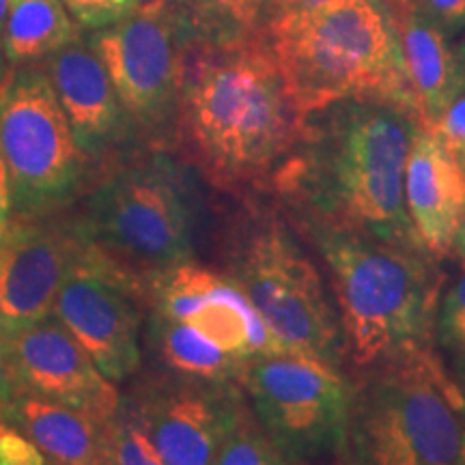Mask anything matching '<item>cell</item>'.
<instances>
[{
	"label": "cell",
	"mask_w": 465,
	"mask_h": 465,
	"mask_svg": "<svg viewBox=\"0 0 465 465\" xmlns=\"http://www.w3.org/2000/svg\"><path fill=\"white\" fill-rule=\"evenodd\" d=\"M144 0H63L83 31H100L134 14Z\"/></svg>",
	"instance_id": "cell-25"
},
{
	"label": "cell",
	"mask_w": 465,
	"mask_h": 465,
	"mask_svg": "<svg viewBox=\"0 0 465 465\" xmlns=\"http://www.w3.org/2000/svg\"><path fill=\"white\" fill-rule=\"evenodd\" d=\"M11 213H14V203H11V183H9V173L7 164H5L3 153H0V235L7 231L11 224Z\"/></svg>",
	"instance_id": "cell-30"
},
{
	"label": "cell",
	"mask_w": 465,
	"mask_h": 465,
	"mask_svg": "<svg viewBox=\"0 0 465 465\" xmlns=\"http://www.w3.org/2000/svg\"><path fill=\"white\" fill-rule=\"evenodd\" d=\"M130 401L164 465H212L243 394L235 381L177 375L144 383Z\"/></svg>",
	"instance_id": "cell-14"
},
{
	"label": "cell",
	"mask_w": 465,
	"mask_h": 465,
	"mask_svg": "<svg viewBox=\"0 0 465 465\" xmlns=\"http://www.w3.org/2000/svg\"><path fill=\"white\" fill-rule=\"evenodd\" d=\"M452 250H457L459 257H461V259L465 261V218H463L461 226H459L457 237H455V248H452Z\"/></svg>",
	"instance_id": "cell-32"
},
{
	"label": "cell",
	"mask_w": 465,
	"mask_h": 465,
	"mask_svg": "<svg viewBox=\"0 0 465 465\" xmlns=\"http://www.w3.org/2000/svg\"><path fill=\"white\" fill-rule=\"evenodd\" d=\"M0 418L31 438L50 463L108 465L110 418L33 394L0 401Z\"/></svg>",
	"instance_id": "cell-18"
},
{
	"label": "cell",
	"mask_w": 465,
	"mask_h": 465,
	"mask_svg": "<svg viewBox=\"0 0 465 465\" xmlns=\"http://www.w3.org/2000/svg\"><path fill=\"white\" fill-rule=\"evenodd\" d=\"M84 248L75 223L11 218L0 235V328L5 336L52 315L58 289Z\"/></svg>",
	"instance_id": "cell-13"
},
{
	"label": "cell",
	"mask_w": 465,
	"mask_h": 465,
	"mask_svg": "<svg viewBox=\"0 0 465 465\" xmlns=\"http://www.w3.org/2000/svg\"><path fill=\"white\" fill-rule=\"evenodd\" d=\"M265 433L295 465L336 455L351 410L353 383L306 353L250 358L237 377Z\"/></svg>",
	"instance_id": "cell-9"
},
{
	"label": "cell",
	"mask_w": 465,
	"mask_h": 465,
	"mask_svg": "<svg viewBox=\"0 0 465 465\" xmlns=\"http://www.w3.org/2000/svg\"><path fill=\"white\" fill-rule=\"evenodd\" d=\"M39 65L48 75L75 141L89 155L91 164L97 168L114 164L125 144L136 141V136L86 33Z\"/></svg>",
	"instance_id": "cell-15"
},
{
	"label": "cell",
	"mask_w": 465,
	"mask_h": 465,
	"mask_svg": "<svg viewBox=\"0 0 465 465\" xmlns=\"http://www.w3.org/2000/svg\"><path fill=\"white\" fill-rule=\"evenodd\" d=\"M414 3L444 35H455L465 28V0H414Z\"/></svg>",
	"instance_id": "cell-28"
},
{
	"label": "cell",
	"mask_w": 465,
	"mask_h": 465,
	"mask_svg": "<svg viewBox=\"0 0 465 465\" xmlns=\"http://www.w3.org/2000/svg\"><path fill=\"white\" fill-rule=\"evenodd\" d=\"M83 240L144 287L194 254V209L185 171L162 149L106 166L74 220Z\"/></svg>",
	"instance_id": "cell-6"
},
{
	"label": "cell",
	"mask_w": 465,
	"mask_h": 465,
	"mask_svg": "<svg viewBox=\"0 0 465 465\" xmlns=\"http://www.w3.org/2000/svg\"><path fill=\"white\" fill-rule=\"evenodd\" d=\"M431 130L449 144L450 151L457 149L459 144L465 143V84L457 93L455 100L449 104L444 114L440 116L438 124Z\"/></svg>",
	"instance_id": "cell-29"
},
{
	"label": "cell",
	"mask_w": 465,
	"mask_h": 465,
	"mask_svg": "<svg viewBox=\"0 0 465 465\" xmlns=\"http://www.w3.org/2000/svg\"><path fill=\"white\" fill-rule=\"evenodd\" d=\"M418 127L394 104L336 102L306 116L302 141L270 190L298 220L424 250L405 205V162Z\"/></svg>",
	"instance_id": "cell-2"
},
{
	"label": "cell",
	"mask_w": 465,
	"mask_h": 465,
	"mask_svg": "<svg viewBox=\"0 0 465 465\" xmlns=\"http://www.w3.org/2000/svg\"><path fill=\"white\" fill-rule=\"evenodd\" d=\"M322 254L345 341L358 369L429 345L441 276L424 250L298 220Z\"/></svg>",
	"instance_id": "cell-3"
},
{
	"label": "cell",
	"mask_w": 465,
	"mask_h": 465,
	"mask_svg": "<svg viewBox=\"0 0 465 465\" xmlns=\"http://www.w3.org/2000/svg\"><path fill=\"white\" fill-rule=\"evenodd\" d=\"M261 37L304 114L342 100H381L416 119L397 35L380 0H336Z\"/></svg>",
	"instance_id": "cell-4"
},
{
	"label": "cell",
	"mask_w": 465,
	"mask_h": 465,
	"mask_svg": "<svg viewBox=\"0 0 465 465\" xmlns=\"http://www.w3.org/2000/svg\"><path fill=\"white\" fill-rule=\"evenodd\" d=\"M212 465H295L265 433L248 401L237 407Z\"/></svg>",
	"instance_id": "cell-22"
},
{
	"label": "cell",
	"mask_w": 465,
	"mask_h": 465,
	"mask_svg": "<svg viewBox=\"0 0 465 465\" xmlns=\"http://www.w3.org/2000/svg\"><path fill=\"white\" fill-rule=\"evenodd\" d=\"M3 347H5V332L3 328H0V360H3Z\"/></svg>",
	"instance_id": "cell-37"
},
{
	"label": "cell",
	"mask_w": 465,
	"mask_h": 465,
	"mask_svg": "<svg viewBox=\"0 0 465 465\" xmlns=\"http://www.w3.org/2000/svg\"><path fill=\"white\" fill-rule=\"evenodd\" d=\"M455 56H457V63H459V69H461V78H463V84H465V42H461V45L455 50Z\"/></svg>",
	"instance_id": "cell-34"
},
{
	"label": "cell",
	"mask_w": 465,
	"mask_h": 465,
	"mask_svg": "<svg viewBox=\"0 0 465 465\" xmlns=\"http://www.w3.org/2000/svg\"><path fill=\"white\" fill-rule=\"evenodd\" d=\"M405 205L422 248L435 259L455 248L465 218L461 166L433 130L418 127L405 162Z\"/></svg>",
	"instance_id": "cell-16"
},
{
	"label": "cell",
	"mask_w": 465,
	"mask_h": 465,
	"mask_svg": "<svg viewBox=\"0 0 465 465\" xmlns=\"http://www.w3.org/2000/svg\"><path fill=\"white\" fill-rule=\"evenodd\" d=\"M465 394L431 347L371 366L353 386L341 465H457Z\"/></svg>",
	"instance_id": "cell-5"
},
{
	"label": "cell",
	"mask_w": 465,
	"mask_h": 465,
	"mask_svg": "<svg viewBox=\"0 0 465 465\" xmlns=\"http://www.w3.org/2000/svg\"><path fill=\"white\" fill-rule=\"evenodd\" d=\"M457 465H465V420H463V433H461V449H459V461Z\"/></svg>",
	"instance_id": "cell-36"
},
{
	"label": "cell",
	"mask_w": 465,
	"mask_h": 465,
	"mask_svg": "<svg viewBox=\"0 0 465 465\" xmlns=\"http://www.w3.org/2000/svg\"><path fill=\"white\" fill-rule=\"evenodd\" d=\"M134 130L151 149L171 147L179 97V45L164 11L144 0L134 14L86 33Z\"/></svg>",
	"instance_id": "cell-10"
},
{
	"label": "cell",
	"mask_w": 465,
	"mask_h": 465,
	"mask_svg": "<svg viewBox=\"0 0 465 465\" xmlns=\"http://www.w3.org/2000/svg\"><path fill=\"white\" fill-rule=\"evenodd\" d=\"M11 5H14V0H0V35H3V28H5V22H7Z\"/></svg>",
	"instance_id": "cell-33"
},
{
	"label": "cell",
	"mask_w": 465,
	"mask_h": 465,
	"mask_svg": "<svg viewBox=\"0 0 465 465\" xmlns=\"http://www.w3.org/2000/svg\"><path fill=\"white\" fill-rule=\"evenodd\" d=\"M336 3V0H270L263 17V31L261 35L274 31V28L287 25V22L295 20V17L308 15L312 11H319L328 5Z\"/></svg>",
	"instance_id": "cell-27"
},
{
	"label": "cell",
	"mask_w": 465,
	"mask_h": 465,
	"mask_svg": "<svg viewBox=\"0 0 465 465\" xmlns=\"http://www.w3.org/2000/svg\"><path fill=\"white\" fill-rule=\"evenodd\" d=\"M306 116L265 37L179 48L171 147L220 190L272 188Z\"/></svg>",
	"instance_id": "cell-1"
},
{
	"label": "cell",
	"mask_w": 465,
	"mask_h": 465,
	"mask_svg": "<svg viewBox=\"0 0 465 465\" xmlns=\"http://www.w3.org/2000/svg\"><path fill=\"white\" fill-rule=\"evenodd\" d=\"M45 465H54V463H50V461H48V463H45Z\"/></svg>",
	"instance_id": "cell-38"
},
{
	"label": "cell",
	"mask_w": 465,
	"mask_h": 465,
	"mask_svg": "<svg viewBox=\"0 0 465 465\" xmlns=\"http://www.w3.org/2000/svg\"><path fill=\"white\" fill-rule=\"evenodd\" d=\"M0 465H45V457L37 444L3 418H0Z\"/></svg>",
	"instance_id": "cell-26"
},
{
	"label": "cell",
	"mask_w": 465,
	"mask_h": 465,
	"mask_svg": "<svg viewBox=\"0 0 465 465\" xmlns=\"http://www.w3.org/2000/svg\"><path fill=\"white\" fill-rule=\"evenodd\" d=\"M179 48L190 44H232L257 37L270 0H155Z\"/></svg>",
	"instance_id": "cell-19"
},
{
	"label": "cell",
	"mask_w": 465,
	"mask_h": 465,
	"mask_svg": "<svg viewBox=\"0 0 465 465\" xmlns=\"http://www.w3.org/2000/svg\"><path fill=\"white\" fill-rule=\"evenodd\" d=\"M108 465H164L130 399H121L108 424Z\"/></svg>",
	"instance_id": "cell-23"
},
{
	"label": "cell",
	"mask_w": 465,
	"mask_h": 465,
	"mask_svg": "<svg viewBox=\"0 0 465 465\" xmlns=\"http://www.w3.org/2000/svg\"><path fill=\"white\" fill-rule=\"evenodd\" d=\"M0 153L7 164L15 216L48 213L91 171L42 65L15 69L0 100Z\"/></svg>",
	"instance_id": "cell-8"
},
{
	"label": "cell",
	"mask_w": 465,
	"mask_h": 465,
	"mask_svg": "<svg viewBox=\"0 0 465 465\" xmlns=\"http://www.w3.org/2000/svg\"><path fill=\"white\" fill-rule=\"evenodd\" d=\"M14 74H15V67L9 63L7 54H5L3 44H0V100H3V95L7 93L11 80H14Z\"/></svg>",
	"instance_id": "cell-31"
},
{
	"label": "cell",
	"mask_w": 465,
	"mask_h": 465,
	"mask_svg": "<svg viewBox=\"0 0 465 465\" xmlns=\"http://www.w3.org/2000/svg\"><path fill=\"white\" fill-rule=\"evenodd\" d=\"M452 153H455V158L459 162V166H461V173H463V177H465V143L459 144L457 149H452Z\"/></svg>",
	"instance_id": "cell-35"
},
{
	"label": "cell",
	"mask_w": 465,
	"mask_h": 465,
	"mask_svg": "<svg viewBox=\"0 0 465 465\" xmlns=\"http://www.w3.org/2000/svg\"><path fill=\"white\" fill-rule=\"evenodd\" d=\"M272 334L291 351L341 369L345 341L323 278L282 220H250L232 248L229 274Z\"/></svg>",
	"instance_id": "cell-7"
},
{
	"label": "cell",
	"mask_w": 465,
	"mask_h": 465,
	"mask_svg": "<svg viewBox=\"0 0 465 465\" xmlns=\"http://www.w3.org/2000/svg\"><path fill=\"white\" fill-rule=\"evenodd\" d=\"M438 341L452 362L465 371V270L446 291L435 315Z\"/></svg>",
	"instance_id": "cell-24"
},
{
	"label": "cell",
	"mask_w": 465,
	"mask_h": 465,
	"mask_svg": "<svg viewBox=\"0 0 465 465\" xmlns=\"http://www.w3.org/2000/svg\"><path fill=\"white\" fill-rule=\"evenodd\" d=\"M84 31L63 0H14L0 44L15 69L39 65Z\"/></svg>",
	"instance_id": "cell-20"
},
{
	"label": "cell",
	"mask_w": 465,
	"mask_h": 465,
	"mask_svg": "<svg viewBox=\"0 0 465 465\" xmlns=\"http://www.w3.org/2000/svg\"><path fill=\"white\" fill-rule=\"evenodd\" d=\"M397 35L418 125L431 130L461 91L463 78L446 35L418 9L414 0H380Z\"/></svg>",
	"instance_id": "cell-17"
},
{
	"label": "cell",
	"mask_w": 465,
	"mask_h": 465,
	"mask_svg": "<svg viewBox=\"0 0 465 465\" xmlns=\"http://www.w3.org/2000/svg\"><path fill=\"white\" fill-rule=\"evenodd\" d=\"M15 394L50 399L100 418H113L121 405L114 383L52 315L5 336L0 401Z\"/></svg>",
	"instance_id": "cell-12"
},
{
	"label": "cell",
	"mask_w": 465,
	"mask_h": 465,
	"mask_svg": "<svg viewBox=\"0 0 465 465\" xmlns=\"http://www.w3.org/2000/svg\"><path fill=\"white\" fill-rule=\"evenodd\" d=\"M143 298L147 287L136 276L84 242L58 289L52 317L65 325L110 381L119 383L141 369L138 302Z\"/></svg>",
	"instance_id": "cell-11"
},
{
	"label": "cell",
	"mask_w": 465,
	"mask_h": 465,
	"mask_svg": "<svg viewBox=\"0 0 465 465\" xmlns=\"http://www.w3.org/2000/svg\"><path fill=\"white\" fill-rule=\"evenodd\" d=\"M151 334L160 360L174 375L216 383H237L243 360L224 353L190 323L153 312Z\"/></svg>",
	"instance_id": "cell-21"
}]
</instances>
